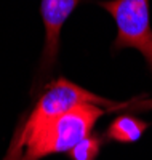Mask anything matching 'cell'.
Instances as JSON below:
<instances>
[{
    "label": "cell",
    "instance_id": "cell-1",
    "mask_svg": "<svg viewBox=\"0 0 152 160\" xmlns=\"http://www.w3.org/2000/svg\"><path fill=\"white\" fill-rule=\"evenodd\" d=\"M104 114L96 104H84L56 118H42L29 112L16 128L2 160H42L43 157L69 152L90 133Z\"/></svg>",
    "mask_w": 152,
    "mask_h": 160
},
{
    "label": "cell",
    "instance_id": "cell-2",
    "mask_svg": "<svg viewBox=\"0 0 152 160\" xmlns=\"http://www.w3.org/2000/svg\"><path fill=\"white\" fill-rule=\"evenodd\" d=\"M99 5L115 19L117 38L114 50L136 48L152 71V29L149 21V0H107Z\"/></svg>",
    "mask_w": 152,
    "mask_h": 160
},
{
    "label": "cell",
    "instance_id": "cell-3",
    "mask_svg": "<svg viewBox=\"0 0 152 160\" xmlns=\"http://www.w3.org/2000/svg\"><path fill=\"white\" fill-rule=\"evenodd\" d=\"M79 0H42V19L45 26V48L42 68L50 69L58 55L63 24L71 16Z\"/></svg>",
    "mask_w": 152,
    "mask_h": 160
},
{
    "label": "cell",
    "instance_id": "cell-4",
    "mask_svg": "<svg viewBox=\"0 0 152 160\" xmlns=\"http://www.w3.org/2000/svg\"><path fill=\"white\" fill-rule=\"evenodd\" d=\"M147 127L149 125L146 122L133 115H120L110 123L106 136L117 142H134L143 136Z\"/></svg>",
    "mask_w": 152,
    "mask_h": 160
},
{
    "label": "cell",
    "instance_id": "cell-5",
    "mask_svg": "<svg viewBox=\"0 0 152 160\" xmlns=\"http://www.w3.org/2000/svg\"><path fill=\"white\" fill-rule=\"evenodd\" d=\"M101 141L96 136H87L69 151L72 160H94L99 154Z\"/></svg>",
    "mask_w": 152,
    "mask_h": 160
}]
</instances>
